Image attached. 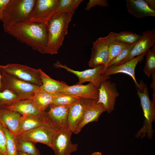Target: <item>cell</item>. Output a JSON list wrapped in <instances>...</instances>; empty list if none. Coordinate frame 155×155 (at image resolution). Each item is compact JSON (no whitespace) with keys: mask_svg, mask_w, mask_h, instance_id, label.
Masks as SVG:
<instances>
[{"mask_svg":"<svg viewBox=\"0 0 155 155\" xmlns=\"http://www.w3.org/2000/svg\"><path fill=\"white\" fill-rule=\"evenodd\" d=\"M97 103L102 104L105 111L111 113L114 109L117 98L119 96L116 85L110 80L102 81L98 89Z\"/></svg>","mask_w":155,"mask_h":155,"instance_id":"obj_11","label":"cell"},{"mask_svg":"<svg viewBox=\"0 0 155 155\" xmlns=\"http://www.w3.org/2000/svg\"><path fill=\"white\" fill-rule=\"evenodd\" d=\"M2 90H11L22 100L31 99L40 87L20 80L0 69Z\"/></svg>","mask_w":155,"mask_h":155,"instance_id":"obj_5","label":"cell"},{"mask_svg":"<svg viewBox=\"0 0 155 155\" xmlns=\"http://www.w3.org/2000/svg\"><path fill=\"white\" fill-rule=\"evenodd\" d=\"M154 46H155V29L144 31L142 37L135 44L128 55L117 65L146 53L151 47Z\"/></svg>","mask_w":155,"mask_h":155,"instance_id":"obj_12","label":"cell"},{"mask_svg":"<svg viewBox=\"0 0 155 155\" xmlns=\"http://www.w3.org/2000/svg\"><path fill=\"white\" fill-rule=\"evenodd\" d=\"M58 0H36L30 20L46 22L57 12Z\"/></svg>","mask_w":155,"mask_h":155,"instance_id":"obj_13","label":"cell"},{"mask_svg":"<svg viewBox=\"0 0 155 155\" xmlns=\"http://www.w3.org/2000/svg\"><path fill=\"white\" fill-rule=\"evenodd\" d=\"M22 100L10 90L4 89L0 90V108L11 106Z\"/></svg>","mask_w":155,"mask_h":155,"instance_id":"obj_27","label":"cell"},{"mask_svg":"<svg viewBox=\"0 0 155 155\" xmlns=\"http://www.w3.org/2000/svg\"><path fill=\"white\" fill-rule=\"evenodd\" d=\"M110 33L116 40L128 44L137 42L142 37V35L129 31H123L119 33L111 32Z\"/></svg>","mask_w":155,"mask_h":155,"instance_id":"obj_26","label":"cell"},{"mask_svg":"<svg viewBox=\"0 0 155 155\" xmlns=\"http://www.w3.org/2000/svg\"><path fill=\"white\" fill-rule=\"evenodd\" d=\"M54 104L64 106H70L78 100L79 98L63 93H59L52 95Z\"/></svg>","mask_w":155,"mask_h":155,"instance_id":"obj_29","label":"cell"},{"mask_svg":"<svg viewBox=\"0 0 155 155\" xmlns=\"http://www.w3.org/2000/svg\"><path fill=\"white\" fill-rule=\"evenodd\" d=\"M152 80L151 84V87L153 89V98L155 99V73L152 75Z\"/></svg>","mask_w":155,"mask_h":155,"instance_id":"obj_37","label":"cell"},{"mask_svg":"<svg viewBox=\"0 0 155 155\" xmlns=\"http://www.w3.org/2000/svg\"><path fill=\"white\" fill-rule=\"evenodd\" d=\"M105 37L108 48V57L106 65L103 71L108 63L115 58L124 48L129 45L116 40L113 38L110 33Z\"/></svg>","mask_w":155,"mask_h":155,"instance_id":"obj_25","label":"cell"},{"mask_svg":"<svg viewBox=\"0 0 155 155\" xmlns=\"http://www.w3.org/2000/svg\"><path fill=\"white\" fill-rule=\"evenodd\" d=\"M4 30L33 49L43 54L46 53V22L28 20L13 24Z\"/></svg>","mask_w":155,"mask_h":155,"instance_id":"obj_1","label":"cell"},{"mask_svg":"<svg viewBox=\"0 0 155 155\" xmlns=\"http://www.w3.org/2000/svg\"><path fill=\"white\" fill-rule=\"evenodd\" d=\"M97 101L95 100L86 109L73 133L74 134L79 133L89 123L97 121L100 115L105 111L102 104L97 103Z\"/></svg>","mask_w":155,"mask_h":155,"instance_id":"obj_19","label":"cell"},{"mask_svg":"<svg viewBox=\"0 0 155 155\" xmlns=\"http://www.w3.org/2000/svg\"><path fill=\"white\" fill-rule=\"evenodd\" d=\"M6 137L3 126L0 121V152L7 155L6 148Z\"/></svg>","mask_w":155,"mask_h":155,"instance_id":"obj_34","label":"cell"},{"mask_svg":"<svg viewBox=\"0 0 155 155\" xmlns=\"http://www.w3.org/2000/svg\"><path fill=\"white\" fill-rule=\"evenodd\" d=\"M50 110L41 113V117L46 123L57 129L68 127V115L69 106L50 104Z\"/></svg>","mask_w":155,"mask_h":155,"instance_id":"obj_10","label":"cell"},{"mask_svg":"<svg viewBox=\"0 0 155 155\" xmlns=\"http://www.w3.org/2000/svg\"><path fill=\"white\" fill-rule=\"evenodd\" d=\"M1 122V121H0Z\"/></svg>","mask_w":155,"mask_h":155,"instance_id":"obj_43","label":"cell"},{"mask_svg":"<svg viewBox=\"0 0 155 155\" xmlns=\"http://www.w3.org/2000/svg\"><path fill=\"white\" fill-rule=\"evenodd\" d=\"M36 0H11L1 20L4 30L13 24L30 19Z\"/></svg>","mask_w":155,"mask_h":155,"instance_id":"obj_3","label":"cell"},{"mask_svg":"<svg viewBox=\"0 0 155 155\" xmlns=\"http://www.w3.org/2000/svg\"><path fill=\"white\" fill-rule=\"evenodd\" d=\"M0 69L20 80L40 87L42 84L40 69H36L18 63L0 64Z\"/></svg>","mask_w":155,"mask_h":155,"instance_id":"obj_6","label":"cell"},{"mask_svg":"<svg viewBox=\"0 0 155 155\" xmlns=\"http://www.w3.org/2000/svg\"><path fill=\"white\" fill-rule=\"evenodd\" d=\"M0 155H5L4 154H3L2 153L0 152Z\"/></svg>","mask_w":155,"mask_h":155,"instance_id":"obj_42","label":"cell"},{"mask_svg":"<svg viewBox=\"0 0 155 155\" xmlns=\"http://www.w3.org/2000/svg\"><path fill=\"white\" fill-rule=\"evenodd\" d=\"M76 9L57 12L46 22L48 40L46 53L57 54L68 32L69 23Z\"/></svg>","mask_w":155,"mask_h":155,"instance_id":"obj_2","label":"cell"},{"mask_svg":"<svg viewBox=\"0 0 155 155\" xmlns=\"http://www.w3.org/2000/svg\"><path fill=\"white\" fill-rule=\"evenodd\" d=\"M61 93L71 94L81 98L95 100L98 101L99 91L93 84L68 85Z\"/></svg>","mask_w":155,"mask_h":155,"instance_id":"obj_17","label":"cell"},{"mask_svg":"<svg viewBox=\"0 0 155 155\" xmlns=\"http://www.w3.org/2000/svg\"><path fill=\"white\" fill-rule=\"evenodd\" d=\"M2 89V76L0 72V90Z\"/></svg>","mask_w":155,"mask_h":155,"instance_id":"obj_39","label":"cell"},{"mask_svg":"<svg viewBox=\"0 0 155 155\" xmlns=\"http://www.w3.org/2000/svg\"><path fill=\"white\" fill-rule=\"evenodd\" d=\"M53 66L56 68L64 69L77 76L79 79L77 84L89 82L93 84L98 89L100 87L102 81L110 78V76H104L102 75L104 68V66L102 65L83 71L74 70L66 65L62 64L59 61H57L53 63Z\"/></svg>","mask_w":155,"mask_h":155,"instance_id":"obj_7","label":"cell"},{"mask_svg":"<svg viewBox=\"0 0 155 155\" xmlns=\"http://www.w3.org/2000/svg\"><path fill=\"white\" fill-rule=\"evenodd\" d=\"M22 115L16 111L0 108V121L2 125L16 136Z\"/></svg>","mask_w":155,"mask_h":155,"instance_id":"obj_20","label":"cell"},{"mask_svg":"<svg viewBox=\"0 0 155 155\" xmlns=\"http://www.w3.org/2000/svg\"><path fill=\"white\" fill-rule=\"evenodd\" d=\"M6 137V148L7 155H18V141L17 136L3 127Z\"/></svg>","mask_w":155,"mask_h":155,"instance_id":"obj_28","label":"cell"},{"mask_svg":"<svg viewBox=\"0 0 155 155\" xmlns=\"http://www.w3.org/2000/svg\"><path fill=\"white\" fill-rule=\"evenodd\" d=\"M137 42L129 44L124 48L118 55L108 63L104 71L108 67L117 65L121 61L125 59L129 54L133 47Z\"/></svg>","mask_w":155,"mask_h":155,"instance_id":"obj_33","label":"cell"},{"mask_svg":"<svg viewBox=\"0 0 155 155\" xmlns=\"http://www.w3.org/2000/svg\"><path fill=\"white\" fill-rule=\"evenodd\" d=\"M17 139L18 141V151L30 155H40L39 151L35 146V143Z\"/></svg>","mask_w":155,"mask_h":155,"instance_id":"obj_31","label":"cell"},{"mask_svg":"<svg viewBox=\"0 0 155 155\" xmlns=\"http://www.w3.org/2000/svg\"><path fill=\"white\" fill-rule=\"evenodd\" d=\"M95 100H96L81 98L69 106L68 115V128L73 133L86 109Z\"/></svg>","mask_w":155,"mask_h":155,"instance_id":"obj_15","label":"cell"},{"mask_svg":"<svg viewBox=\"0 0 155 155\" xmlns=\"http://www.w3.org/2000/svg\"><path fill=\"white\" fill-rule=\"evenodd\" d=\"M2 108L16 111L22 115H31L41 117L42 112L36 108L31 99L20 100L11 106Z\"/></svg>","mask_w":155,"mask_h":155,"instance_id":"obj_22","label":"cell"},{"mask_svg":"<svg viewBox=\"0 0 155 155\" xmlns=\"http://www.w3.org/2000/svg\"><path fill=\"white\" fill-rule=\"evenodd\" d=\"M149 6L152 9L155 10V0H145Z\"/></svg>","mask_w":155,"mask_h":155,"instance_id":"obj_38","label":"cell"},{"mask_svg":"<svg viewBox=\"0 0 155 155\" xmlns=\"http://www.w3.org/2000/svg\"><path fill=\"white\" fill-rule=\"evenodd\" d=\"M91 50L89 66L93 68L102 65L104 69L108 57V48L105 37H100L94 42Z\"/></svg>","mask_w":155,"mask_h":155,"instance_id":"obj_14","label":"cell"},{"mask_svg":"<svg viewBox=\"0 0 155 155\" xmlns=\"http://www.w3.org/2000/svg\"><path fill=\"white\" fill-rule=\"evenodd\" d=\"M126 2L128 11L135 17H155V10L150 7L145 0H126Z\"/></svg>","mask_w":155,"mask_h":155,"instance_id":"obj_18","label":"cell"},{"mask_svg":"<svg viewBox=\"0 0 155 155\" xmlns=\"http://www.w3.org/2000/svg\"><path fill=\"white\" fill-rule=\"evenodd\" d=\"M140 89H137V94L140 98L144 119L142 128L135 134L136 138H143L146 136L149 139L152 138L154 131L152 123L155 121V99H150L146 84L141 82Z\"/></svg>","mask_w":155,"mask_h":155,"instance_id":"obj_4","label":"cell"},{"mask_svg":"<svg viewBox=\"0 0 155 155\" xmlns=\"http://www.w3.org/2000/svg\"><path fill=\"white\" fill-rule=\"evenodd\" d=\"M146 53L136 56L120 65L108 67L103 72L102 75L106 76L120 73L127 74L132 78L137 88H140L141 86L135 78V70L138 63L146 55Z\"/></svg>","mask_w":155,"mask_h":155,"instance_id":"obj_16","label":"cell"},{"mask_svg":"<svg viewBox=\"0 0 155 155\" xmlns=\"http://www.w3.org/2000/svg\"><path fill=\"white\" fill-rule=\"evenodd\" d=\"M40 74L42 84L40 89L49 94L53 95L61 92L68 85L64 82L51 78L41 69Z\"/></svg>","mask_w":155,"mask_h":155,"instance_id":"obj_21","label":"cell"},{"mask_svg":"<svg viewBox=\"0 0 155 155\" xmlns=\"http://www.w3.org/2000/svg\"><path fill=\"white\" fill-rule=\"evenodd\" d=\"M58 129L46 124L21 133L17 137L18 139L24 140L43 143L52 148V137Z\"/></svg>","mask_w":155,"mask_h":155,"instance_id":"obj_9","label":"cell"},{"mask_svg":"<svg viewBox=\"0 0 155 155\" xmlns=\"http://www.w3.org/2000/svg\"><path fill=\"white\" fill-rule=\"evenodd\" d=\"M46 124L48 123L40 116L22 115L20 120L18 135Z\"/></svg>","mask_w":155,"mask_h":155,"instance_id":"obj_23","label":"cell"},{"mask_svg":"<svg viewBox=\"0 0 155 155\" xmlns=\"http://www.w3.org/2000/svg\"><path fill=\"white\" fill-rule=\"evenodd\" d=\"M31 100L36 108L40 112H44L50 104L53 103L52 95L40 89L35 92Z\"/></svg>","mask_w":155,"mask_h":155,"instance_id":"obj_24","label":"cell"},{"mask_svg":"<svg viewBox=\"0 0 155 155\" xmlns=\"http://www.w3.org/2000/svg\"><path fill=\"white\" fill-rule=\"evenodd\" d=\"M18 155H30L21 151H18Z\"/></svg>","mask_w":155,"mask_h":155,"instance_id":"obj_40","label":"cell"},{"mask_svg":"<svg viewBox=\"0 0 155 155\" xmlns=\"http://www.w3.org/2000/svg\"><path fill=\"white\" fill-rule=\"evenodd\" d=\"M96 5L102 7H108L109 6L107 0H90L87 4L85 10H89L92 7Z\"/></svg>","mask_w":155,"mask_h":155,"instance_id":"obj_35","label":"cell"},{"mask_svg":"<svg viewBox=\"0 0 155 155\" xmlns=\"http://www.w3.org/2000/svg\"><path fill=\"white\" fill-rule=\"evenodd\" d=\"M146 60L143 71L144 73L150 77L155 73V46L146 53Z\"/></svg>","mask_w":155,"mask_h":155,"instance_id":"obj_30","label":"cell"},{"mask_svg":"<svg viewBox=\"0 0 155 155\" xmlns=\"http://www.w3.org/2000/svg\"><path fill=\"white\" fill-rule=\"evenodd\" d=\"M72 133L68 127L58 129L54 133L52 149L55 155H71V153L77 150L78 144H73L71 141Z\"/></svg>","mask_w":155,"mask_h":155,"instance_id":"obj_8","label":"cell"},{"mask_svg":"<svg viewBox=\"0 0 155 155\" xmlns=\"http://www.w3.org/2000/svg\"><path fill=\"white\" fill-rule=\"evenodd\" d=\"M102 153L99 152H95L92 153L91 155H102Z\"/></svg>","mask_w":155,"mask_h":155,"instance_id":"obj_41","label":"cell"},{"mask_svg":"<svg viewBox=\"0 0 155 155\" xmlns=\"http://www.w3.org/2000/svg\"><path fill=\"white\" fill-rule=\"evenodd\" d=\"M82 0H58L57 12H63L76 9Z\"/></svg>","mask_w":155,"mask_h":155,"instance_id":"obj_32","label":"cell"},{"mask_svg":"<svg viewBox=\"0 0 155 155\" xmlns=\"http://www.w3.org/2000/svg\"><path fill=\"white\" fill-rule=\"evenodd\" d=\"M11 0H0V21L3 13Z\"/></svg>","mask_w":155,"mask_h":155,"instance_id":"obj_36","label":"cell"}]
</instances>
